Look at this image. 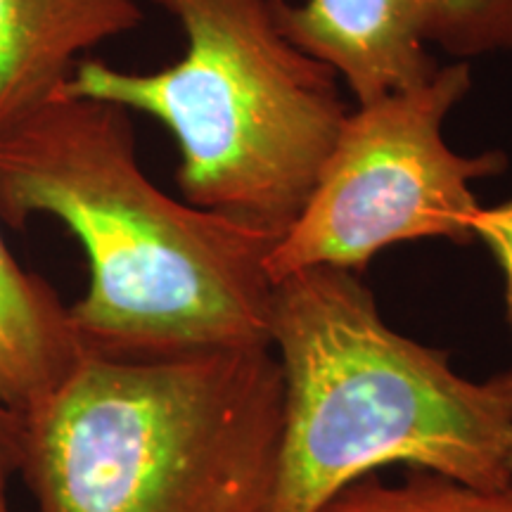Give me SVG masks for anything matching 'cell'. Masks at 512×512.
Returning <instances> with one entry per match:
<instances>
[{"mask_svg":"<svg viewBox=\"0 0 512 512\" xmlns=\"http://www.w3.org/2000/svg\"><path fill=\"white\" fill-rule=\"evenodd\" d=\"M53 216L88 259L69 306L86 356L166 361L271 347L278 238L178 202L145 176L126 107L60 95L0 136V223Z\"/></svg>","mask_w":512,"mask_h":512,"instance_id":"obj_1","label":"cell"},{"mask_svg":"<svg viewBox=\"0 0 512 512\" xmlns=\"http://www.w3.org/2000/svg\"><path fill=\"white\" fill-rule=\"evenodd\" d=\"M268 328L285 392L268 512H316L387 465L512 482V368L458 375L444 351L384 323L358 273L332 266L278 280Z\"/></svg>","mask_w":512,"mask_h":512,"instance_id":"obj_2","label":"cell"},{"mask_svg":"<svg viewBox=\"0 0 512 512\" xmlns=\"http://www.w3.org/2000/svg\"><path fill=\"white\" fill-rule=\"evenodd\" d=\"M283 394L271 347L83 356L27 418L22 479L38 512H268Z\"/></svg>","mask_w":512,"mask_h":512,"instance_id":"obj_3","label":"cell"},{"mask_svg":"<svg viewBox=\"0 0 512 512\" xmlns=\"http://www.w3.org/2000/svg\"><path fill=\"white\" fill-rule=\"evenodd\" d=\"M150 3L181 24V60L124 72L83 57L64 95L162 121L181 155L183 200L280 240L349 114L337 72L278 29L271 0Z\"/></svg>","mask_w":512,"mask_h":512,"instance_id":"obj_4","label":"cell"},{"mask_svg":"<svg viewBox=\"0 0 512 512\" xmlns=\"http://www.w3.org/2000/svg\"><path fill=\"white\" fill-rule=\"evenodd\" d=\"M470 86V64H444L420 86L347 114L304 209L268 254L273 285L316 266L361 273L401 242H475L470 223L482 204L470 185L503 174L508 157H465L444 140V121Z\"/></svg>","mask_w":512,"mask_h":512,"instance_id":"obj_5","label":"cell"},{"mask_svg":"<svg viewBox=\"0 0 512 512\" xmlns=\"http://www.w3.org/2000/svg\"><path fill=\"white\" fill-rule=\"evenodd\" d=\"M278 29L330 64L358 105L432 79L437 46L460 62L512 50V0H271Z\"/></svg>","mask_w":512,"mask_h":512,"instance_id":"obj_6","label":"cell"},{"mask_svg":"<svg viewBox=\"0 0 512 512\" xmlns=\"http://www.w3.org/2000/svg\"><path fill=\"white\" fill-rule=\"evenodd\" d=\"M143 17L140 0H0V136L64 95L83 55Z\"/></svg>","mask_w":512,"mask_h":512,"instance_id":"obj_7","label":"cell"},{"mask_svg":"<svg viewBox=\"0 0 512 512\" xmlns=\"http://www.w3.org/2000/svg\"><path fill=\"white\" fill-rule=\"evenodd\" d=\"M83 356L69 306L43 275L19 264L0 233V401L29 418Z\"/></svg>","mask_w":512,"mask_h":512,"instance_id":"obj_8","label":"cell"},{"mask_svg":"<svg viewBox=\"0 0 512 512\" xmlns=\"http://www.w3.org/2000/svg\"><path fill=\"white\" fill-rule=\"evenodd\" d=\"M316 512H512V482L482 489L427 470H411L396 484L368 475Z\"/></svg>","mask_w":512,"mask_h":512,"instance_id":"obj_9","label":"cell"},{"mask_svg":"<svg viewBox=\"0 0 512 512\" xmlns=\"http://www.w3.org/2000/svg\"><path fill=\"white\" fill-rule=\"evenodd\" d=\"M472 235L489 249L496 259L505 280V306L512 328V197L494 204V207H479L472 216Z\"/></svg>","mask_w":512,"mask_h":512,"instance_id":"obj_10","label":"cell"},{"mask_svg":"<svg viewBox=\"0 0 512 512\" xmlns=\"http://www.w3.org/2000/svg\"><path fill=\"white\" fill-rule=\"evenodd\" d=\"M27 460V418L0 401V512H12L10 482Z\"/></svg>","mask_w":512,"mask_h":512,"instance_id":"obj_11","label":"cell"},{"mask_svg":"<svg viewBox=\"0 0 512 512\" xmlns=\"http://www.w3.org/2000/svg\"><path fill=\"white\" fill-rule=\"evenodd\" d=\"M508 465H510V472H512V446H510V458H508Z\"/></svg>","mask_w":512,"mask_h":512,"instance_id":"obj_12","label":"cell"}]
</instances>
